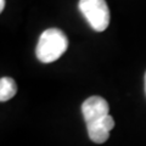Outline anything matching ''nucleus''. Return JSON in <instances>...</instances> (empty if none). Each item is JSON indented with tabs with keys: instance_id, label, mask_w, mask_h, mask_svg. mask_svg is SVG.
Masks as SVG:
<instances>
[{
	"instance_id": "3",
	"label": "nucleus",
	"mask_w": 146,
	"mask_h": 146,
	"mask_svg": "<svg viewBox=\"0 0 146 146\" xmlns=\"http://www.w3.org/2000/svg\"><path fill=\"white\" fill-rule=\"evenodd\" d=\"M79 10L96 32H104L110 25V9L106 0H79Z\"/></svg>"
},
{
	"instance_id": "6",
	"label": "nucleus",
	"mask_w": 146,
	"mask_h": 146,
	"mask_svg": "<svg viewBox=\"0 0 146 146\" xmlns=\"http://www.w3.org/2000/svg\"><path fill=\"white\" fill-rule=\"evenodd\" d=\"M144 80H145V93H146V73H145V79Z\"/></svg>"
},
{
	"instance_id": "2",
	"label": "nucleus",
	"mask_w": 146,
	"mask_h": 146,
	"mask_svg": "<svg viewBox=\"0 0 146 146\" xmlns=\"http://www.w3.org/2000/svg\"><path fill=\"white\" fill-rule=\"evenodd\" d=\"M68 48V38L61 29L49 28L44 31L35 48L36 58L43 63L58 60Z\"/></svg>"
},
{
	"instance_id": "5",
	"label": "nucleus",
	"mask_w": 146,
	"mask_h": 146,
	"mask_svg": "<svg viewBox=\"0 0 146 146\" xmlns=\"http://www.w3.org/2000/svg\"><path fill=\"white\" fill-rule=\"evenodd\" d=\"M4 7H5V0H0V11H4Z\"/></svg>"
},
{
	"instance_id": "1",
	"label": "nucleus",
	"mask_w": 146,
	"mask_h": 146,
	"mask_svg": "<svg viewBox=\"0 0 146 146\" xmlns=\"http://www.w3.org/2000/svg\"><path fill=\"white\" fill-rule=\"evenodd\" d=\"M108 112V102L101 96H90L82 104V113L88 135L95 144L106 143L110 138V131L115 127V119Z\"/></svg>"
},
{
	"instance_id": "4",
	"label": "nucleus",
	"mask_w": 146,
	"mask_h": 146,
	"mask_svg": "<svg viewBox=\"0 0 146 146\" xmlns=\"http://www.w3.org/2000/svg\"><path fill=\"white\" fill-rule=\"evenodd\" d=\"M17 93V85L10 77H3L0 79V101L5 102L12 99Z\"/></svg>"
}]
</instances>
